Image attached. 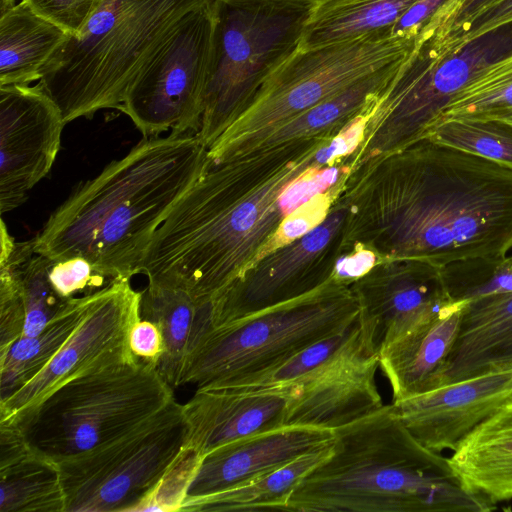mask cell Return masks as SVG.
Returning <instances> with one entry per match:
<instances>
[{
	"mask_svg": "<svg viewBox=\"0 0 512 512\" xmlns=\"http://www.w3.org/2000/svg\"><path fill=\"white\" fill-rule=\"evenodd\" d=\"M425 138L512 168V127L502 122L448 120L431 127Z\"/></svg>",
	"mask_w": 512,
	"mask_h": 512,
	"instance_id": "obj_32",
	"label": "cell"
},
{
	"mask_svg": "<svg viewBox=\"0 0 512 512\" xmlns=\"http://www.w3.org/2000/svg\"><path fill=\"white\" fill-rule=\"evenodd\" d=\"M216 3L188 13L130 86L120 107L144 135L197 134L212 65Z\"/></svg>",
	"mask_w": 512,
	"mask_h": 512,
	"instance_id": "obj_12",
	"label": "cell"
},
{
	"mask_svg": "<svg viewBox=\"0 0 512 512\" xmlns=\"http://www.w3.org/2000/svg\"><path fill=\"white\" fill-rule=\"evenodd\" d=\"M448 459L467 490L493 504L512 499V400L473 429Z\"/></svg>",
	"mask_w": 512,
	"mask_h": 512,
	"instance_id": "obj_24",
	"label": "cell"
},
{
	"mask_svg": "<svg viewBox=\"0 0 512 512\" xmlns=\"http://www.w3.org/2000/svg\"><path fill=\"white\" fill-rule=\"evenodd\" d=\"M359 324L373 354L429 320L453 300L442 268L418 260L385 259L351 283Z\"/></svg>",
	"mask_w": 512,
	"mask_h": 512,
	"instance_id": "obj_16",
	"label": "cell"
},
{
	"mask_svg": "<svg viewBox=\"0 0 512 512\" xmlns=\"http://www.w3.org/2000/svg\"><path fill=\"white\" fill-rule=\"evenodd\" d=\"M0 490V512H65L58 463L8 423H0Z\"/></svg>",
	"mask_w": 512,
	"mask_h": 512,
	"instance_id": "obj_23",
	"label": "cell"
},
{
	"mask_svg": "<svg viewBox=\"0 0 512 512\" xmlns=\"http://www.w3.org/2000/svg\"><path fill=\"white\" fill-rule=\"evenodd\" d=\"M442 272L455 301L512 291V256L456 261L443 267Z\"/></svg>",
	"mask_w": 512,
	"mask_h": 512,
	"instance_id": "obj_33",
	"label": "cell"
},
{
	"mask_svg": "<svg viewBox=\"0 0 512 512\" xmlns=\"http://www.w3.org/2000/svg\"><path fill=\"white\" fill-rule=\"evenodd\" d=\"M326 1H328V0H314V2L316 3V5H319V4L324 3V2H326Z\"/></svg>",
	"mask_w": 512,
	"mask_h": 512,
	"instance_id": "obj_46",
	"label": "cell"
},
{
	"mask_svg": "<svg viewBox=\"0 0 512 512\" xmlns=\"http://www.w3.org/2000/svg\"><path fill=\"white\" fill-rule=\"evenodd\" d=\"M511 23L512 0H503L468 23L464 33L468 40H475Z\"/></svg>",
	"mask_w": 512,
	"mask_h": 512,
	"instance_id": "obj_41",
	"label": "cell"
},
{
	"mask_svg": "<svg viewBox=\"0 0 512 512\" xmlns=\"http://www.w3.org/2000/svg\"><path fill=\"white\" fill-rule=\"evenodd\" d=\"M66 122L37 83L0 86V211L23 204L51 170Z\"/></svg>",
	"mask_w": 512,
	"mask_h": 512,
	"instance_id": "obj_15",
	"label": "cell"
},
{
	"mask_svg": "<svg viewBox=\"0 0 512 512\" xmlns=\"http://www.w3.org/2000/svg\"><path fill=\"white\" fill-rule=\"evenodd\" d=\"M68 34L19 2L0 12V86L29 85Z\"/></svg>",
	"mask_w": 512,
	"mask_h": 512,
	"instance_id": "obj_25",
	"label": "cell"
},
{
	"mask_svg": "<svg viewBox=\"0 0 512 512\" xmlns=\"http://www.w3.org/2000/svg\"><path fill=\"white\" fill-rule=\"evenodd\" d=\"M16 4H17L16 0H1L0 12H3L5 10L9 9Z\"/></svg>",
	"mask_w": 512,
	"mask_h": 512,
	"instance_id": "obj_44",
	"label": "cell"
},
{
	"mask_svg": "<svg viewBox=\"0 0 512 512\" xmlns=\"http://www.w3.org/2000/svg\"><path fill=\"white\" fill-rule=\"evenodd\" d=\"M204 304L181 289L147 285L141 291L140 317L157 324L164 341V352L156 369L172 387L179 386L195 324Z\"/></svg>",
	"mask_w": 512,
	"mask_h": 512,
	"instance_id": "obj_28",
	"label": "cell"
},
{
	"mask_svg": "<svg viewBox=\"0 0 512 512\" xmlns=\"http://www.w3.org/2000/svg\"><path fill=\"white\" fill-rule=\"evenodd\" d=\"M211 0H104L77 35H68L38 84L67 123L120 109L130 86L180 21Z\"/></svg>",
	"mask_w": 512,
	"mask_h": 512,
	"instance_id": "obj_5",
	"label": "cell"
},
{
	"mask_svg": "<svg viewBox=\"0 0 512 512\" xmlns=\"http://www.w3.org/2000/svg\"><path fill=\"white\" fill-rule=\"evenodd\" d=\"M330 194L331 191L321 194L315 204L318 195L287 216L275 235L273 249L301 237L323 221L329 212Z\"/></svg>",
	"mask_w": 512,
	"mask_h": 512,
	"instance_id": "obj_39",
	"label": "cell"
},
{
	"mask_svg": "<svg viewBox=\"0 0 512 512\" xmlns=\"http://www.w3.org/2000/svg\"><path fill=\"white\" fill-rule=\"evenodd\" d=\"M376 264L375 252L364 247L339 259L332 268V277L340 282L351 284L368 273Z\"/></svg>",
	"mask_w": 512,
	"mask_h": 512,
	"instance_id": "obj_42",
	"label": "cell"
},
{
	"mask_svg": "<svg viewBox=\"0 0 512 512\" xmlns=\"http://www.w3.org/2000/svg\"><path fill=\"white\" fill-rule=\"evenodd\" d=\"M512 400V367L446 383L392 402L408 430L436 452L451 451L481 422Z\"/></svg>",
	"mask_w": 512,
	"mask_h": 512,
	"instance_id": "obj_17",
	"label": "cell"
},
{
	"mask_svg": "<svg viewBox=\"0 0 512 512\" xmlns=\"http://www.w3.org/2000/svg\"><path fill=\"white\" fill-rule=\"evenodd\" d=\"M378 368V355L362 345L297 382L287 426L335 430L378 410Z\"/></svg>",
	"mask_w": 512,
	"mask_h": 512,
	"instance_id": "obj_20",
	"label": "cell"
},
{
	"mask_svg": "<svg viewBox=\"0 0 512 512\" xmlns=\"http://www.w3.org/2000/svg\"><path fill=\"white\" fill-rule=\"evenodd\" d=\"M333 138L206 164L174 205L141 262L148 284L181 289L198 303L225 292L272 249L283 220L308 202L296 179L325 167Z\"/></svg>",
	"mask_w": 512,
	"mask_h": 512,
	"instance_id": "obj_2",
	"label": "cell"
},
{
	"mask_svg": "<svg viewBox=\"0 0 512 512\" xmlns=\"http://www.w3.org/2000/svg\"><path fill=\"white\" fill-rule=\"evenodd\" d=\"M347 206L338 205L301 237L262 255L233 285L211 301L212 327L236 321L318 288L330 278L315 263L344 227Z\"/></svg>",
	"mask_w": 512,
	"mask_h": 512,
	"instance_id": "obj_14",
	"label": "cell"
},
{
	"mask_svg": "<svg viewBox=\"0 0 512 512\" xmlns=\"http://www.w3.org/2000/svg\"><path fill=\"white\" fill-rule=\"evenodd\" d=\"M503 0H445L424 24L417 40L435 43Z\"/></svg>",
	"mask_w": 512,
	"mask_h": 512,
	"instance_id": "obj_36",
	"label": "cell"
},
{
	"mask_svg": "<svg viewBox=\"0 0 512 512\" xmlns=\"http://www.w3.org/2000/svg\"><path fill=\"white\" fill-rule=\"evenodd\" d=\"M512 367V291L466 303L442 385Z\"/></svg>",
	"mask_w": 512,
	"mask_h": 512,
	"instance_id": "obj_22",
	"label": "cell"
},
{
	"mask_svg": "<svg viewBox=\"0 0 512 512\" xmlns=\"http://www.w3.org/2000/svg\"><path fill=\"white\" fill-rule=\"evenodd\" d=\"M331 454L291 494L294 512H488L449 459L424 446L391 404L336 428Z\"/></svg>",
	"mask_w": 512,
	"mask_h": 512,
	"instance_id": "obj_4",
	"label": "cell"
},
{
	"mask_svg": "<svg viewBox=\"0 0 512 512\" xmlns=\"http://www.w3.org/2000/svg\"><path fill=\"white\" fill-rule=\"evenodd\" d=\"M334 440L333 430L285 426L220 446L199 457L180 511L200 498L239 487L331 446Z\"/></svg>",
	"mask_w": 512,
	"mask_h": 512,
	"instance_id": "obj_19",
	"label": "cell"
},
{
	"mask_svg": "<svg viewBox=\"0 0 512 512\" xmlns=\"http://www.w3.org/2000/svg\"><path fill=\"white\" fill-rule=\"evenodd\" d=\"M299 384L197 388L183 404L184 450L197 456L236 440L287 426Z\"/></svg>",
	"mask_w": 512,
	"mask_h": 512,
	"instance_id": "obj_18",
	"label": "cell"
},
{
	"mask_svg": "<svg viewBox=\"0 0 512 512\" xmlns=\"http://www.w3.org/2000/svg\"><path fill=\"white\" fill-rule=\"evenodd\" d=\"M35 13L77 35L86 26L104 0H20Z\"/></svg>",
	"mask_w": 512,
	"mask_h": 512,
	"instance_id": "obj_37",
	"label": "cell"
},
{
	"mask_svg": "<svg viewBox=\"0 0 512 512\" xmlns=\"http://www.w3.org/2000/svg\"><path fill=\"white\" fill-rule=\"evenodd\" d=\"M419 0H328L316 5L299 48L314 49L370 34L392 32L393 26Z\"/></svg>",
	"mask_w": 512,
	"mask_h": 512,
	"instance_id": "obj_26",
	"label": "cell"
},
{
	"mask_svg": "<svg viewBox=\"0 0 512 512\" xmlns=\"http://www.w3.org/2000/svg\"><path fill=\"white\" fill-rule=\"evenodd\" d=\"M34 254L32 239L16 242L10 256L0 262V354L23 336L25 305L18 265Z\"/></svg>",
	"mask_w": 512,
	"mask_h": 512,
	"instance_id": "obj_35",
	"label": "cell"
},
{
	"mask_svg": "<svg viewBox=\"0 0 512 512\" xmlns=\"http://www.w3.org/2000/svg\"><path fill=\"white\" fill-rule=\"evenodd\" d=\"M366 164L344 203L365 248L440 268L512 250V168L428 138Z\"/></svg>",
	"mask_w": 512,
	"mask_h": 512,
	"instance_id": "obj_1",
	"label": "cell"
},
{
	"mask_svg": "<svg viewBox=\"0 0 512 512\" xmlns=\"http://www.w3.org/2000/svg\"><path fill=\"white\" fill-rule=\"evenodd\" d=\"M128 345L136 359L155 367L164 352V341L160 328L154 322L141 317L129 330Z\"/></svg>",
	"mask_w": 512,
	"mask_h": 512,
	"instance_id": "obj_40",
	"label": "cell"
},
{
	"mask_svg": "<svg viewBox=\"0 0 512 512\" xmlns=\"http://www.w3.org/2000/svg\"><path fill=\"white\" fill-rule=\"evenodd\" d=\"M206 159L207 147L196 134L144 137L79 183L32 239L34 253L52 261L80 256L109 281L131 279Z\"/></svg>",
	"mask_w": 512,
	"mask_h": 512,
	"instance_id": "obj_3",
	"label": "cell"
},
{
	"mask_svg": "<svg viewBox=\"0 0 512 512\" xmlns=\"http://www.w3.org/2000/svg\"><path fill=\"white\" fill-rule=\"evenodd\" d=\"M512 50V23L433 59L416 45L367 114L356 163L425 138L445 105L480 70Z\"/></svg>",
	"mask_w": 512,
	"mask_h": 512,
	"instance_id": "obj_11",
	"label": "cell"
},
{
	"mask_svg": "<svg viewBox=\"0 0 512 512\" xmlns=\"http://www.w3.org/2000/svg\"><path fill=\"white\" fill-rule=\"evenodd\" d=\"M509 115H512V50L480 70L445 105L430 128L454 119L493 121Z\"/></svg>",
	"mask_w": 512,
	"mask_h": 512,
	"instance_id": "obj_30",
	"label": "cell"
},
{
	"mask_svg": "<svg viewBox=\"0 0 512 512\" xmlns=\"http://www.w3.org/2000/svg\"><path fill=\"white\" fill-rule=\"evenodd\" d=\"M467 302H452L380 352L379 368L390 383L392 402L442 385Z\"/></svg>",
	"mask_w": 512,
	"mask_h": 512,
	"instance_id": "obj_21",
	"label": "cell"
},
{
	"mask_svg": "<svg viewBox=\"0 0 512 512\" xmlns=\"http://www.w3.org/2000/svg\"><path fill=\"white\" fill-rule=\"evenodd\" d=\"M493 121H499V122H502L510 127H512V115H509L505 118H502L500 120H493Z\"/></svg>",
	"mask_w": 512,
	"mask_h": 512,
	"instance_id": "obj_45",
	"label": "cell"
},
{
	"mask_svg": "<svg viewBox=\"0 0 512 512\" xmlns=\"http://www.w3.org/2000/svg\"><path fill=\"white\" fill-rule=\"evenodd\" d=\"M417 36L385 32L309 50L298 47L207 149L208 160L226 162L246 155L294 117L407 58Z\"/></svg>",
	"mask_w": 512,
	"mask_h": 512,
	"instance_id": "obj_7",
	"label": "cell"
},
{
	"mask_svg": "<svg viewBox=\"0 0 512 512\" xmlns=\"http://www.w3.org/2000/svg\"><path fill=\"white\" fill-rule=\"evenodd\" d=\"M362 345L366 343L357 318L347 327L305 347L277 366L230 387L297 383Z\"/></svg>",
	"mask_w": 512,
	"mask_h": 512,
	"instance_id": "obj_31",
	"label": "cell"
},
{
	"mask_svg": "<svg viewBox=\"0 0 512 512\" xmlns=\"http://www.w3.org/2000/svg\"><path fill=\"white\" fill-rule=\"evenodd\" d=\"M212 65L197 137L207 149L299 47L314 0H215Z\"/></svg>",
	"mask_w": 512,
	"mask_h": 512,
	"instance_id": "obj_9",
	"label": "cell"
},
{
	"mask_svg": "<svg viewBox=\"0 0 512 512\" xmlns=\"http://www.w3.org/2000/svg\"><path fill=\"white\" fill-rule=\"evenodd\" d=\"M92 296L93 292L69 299L39 334L21 337L0 354V401L44 370L76 329Z\"/></svg>",
	"mask_w": 512,
	"mask_h": 512,
	"instance_id": "obj_27",
	"label": "cell"
},
{
	"mask_svg": "<svg viewBox=\"0 0 512 512\" xmlns=\"http://www.w3.org/2000/svg\"><path fill=\"white\" fill-rule=\"evenodd\" d=\"M52 260L33 254L18 265V275L25 305V324L22 337L39 334L65 306L49 281Z\"/></svg>",
	"mask_w": 512,
	"mask_h": 512,
	"instance_id": "obj_34",
	"label": "cell"
},
{
	"mask_svg": "<svg viewBox=\"0 0 512 512\" xmlns=\"http://www.w3.org/2000/svg\"><path fill=\"white\" fill-rule=\"evenodd\" d=\"M358 314L351 284L331 277L305 295L211 327L190 349L179 386H234L347 327Z\"/></svg>",
	"mask_w": 512,
	"mask_h": 512,
	"instance_id": "obj_6",
	"label": "cell"
},
{
	"mask_svg": "<svg viewBox=\"0 0 512 512\" xmlns=\"http://www.w3.org/2000/svg\"><path fill=\"white\" fill-rule=\"evenodd\" d=\"M141 292L130 279H115L93 292L76 329L44 370L0 401V422L16 423L44 398L89 371L135 360L128 345L130 328L140 319Z\"/></svg>",
	"mask_w": 512,
	"mask_h": 512,
	"instance_id": "obj_13",
	"label": "cell"
},
{
	"mask_svg": "<svg viewBox=\"0 0 512 512\" xmlns=\"http://www.w3.org/2000/svg\"><path fill=\"white\" fill-rule=\"evenodd\" d=\"M48 276L54 290L66 300L87 289L102 286L106 279L95 271L88 260L80 256L52 261Z\"/></svg>",
	"mask_w": 512,
	"mask_h": 512,
	"instance_id": "obj_38",
	"label": "cell"
},
{
	"mask_svg": "<svg viewBox=\"0 0 512 512\" xmlns=\"http://www.w3.org/2000/svg\"><path fill=\"white\" fill-rule=\"evenodd\" d=\"M174 400L173 387L156 367L135 359L68 381L9 424L17 425L32 447L59 463L130 431Z\"/></svg>",
	"mask_w": 512,
	"mask_h": 512,
	"instance_id": "obj_8",
	"label": "cell"
},
{
	"mask_svg": "<svg viewBox=\"0 0 512 512\" xmlns=\"http://www.w3.org/2000/svg\"><path fill=\"white\" fill-rule=\"evenodd\" d=\"M445 0H419L393 26V34L417 36L424 24Z\"/></svg>",
	"mask_w": 512,
	"mask_h": 512,
	"instance_id": "obj_43",
	"label": "cell"
},
{
	"mask_svg": "<svg viewBox=\"0 0 512 512\" xmlns=\"http://www.w3.org/2000/svg\"><path fill=\"white\" fill-rule=\"evenodd\" d=\"M333 445L302 455L239 487L200 498L183 511H286L293 491L331 454Z\"/></svg>",
	"mask_w": 512,
	"mask_h": 512,
	"instance_id": "obj_29",
	"label": "cell"
},
{
	"mask_svg": "<svg viewBox=\"0 0 512 512\" xmlns=\"http://www.w3.org/2000/svg\"><path fill=\"white\" fill-rule=\"evenodd\" d=\"M186 435L175 399L130 431L60 461L65 512L143 511L183 455Z\"/></svg>",
	"mask_w": 512,
	"mask_h": 512,
	"instance_id": "obj_10",
	"label": "cell"
}]
</instances>
